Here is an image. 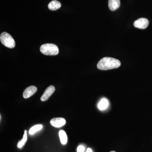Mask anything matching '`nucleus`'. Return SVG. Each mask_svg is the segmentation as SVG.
Masks as SVG:
<instances>
[{"mask_svg": "<svg viewBox=\"0 0 152 152\" xmlns=\"http://www.w3.org/2000/svg\"><path fill=\"white\" fill-rule=\"evenodd\" d=\"M121 65V62L118 60L110 57H104L98 62L97 67L99 69L107 70L116 69Z\"/></svg>", "mask_w": 152, "mask_h": 152, "instance_id": "1", "label": "nucleus"}, {"mask_svg": "<svg viewBox=\"0 0 152 152\" xmlns=\"http://www.w3.org/2000/svg\"><path fill=\"white\" fill-rule=\"evenodd\" d=\"M42 53L47 56H56L58 54L59 49L57 45L53 44H45L40 47Z\"/></svg>", "mask_w": 152, "mask_h": 152, "instance_id": "2", "label": "nucleus"}, {"mask_svg": "<svg viewBox=\"0 0 152 152\" xmlns=\"http://www.w3.org/2000/svg\"><path fill=\"white\" fill-rule=\"evenodd\" d=\"M0 40L1 43L7 48H13L15 46V40L8 33H1L0 36Z\"/></svg>", "mask_w": 152, "mask_h": 152, "instance_id": "3", "label": "nucleus"}, {"mask_svg": "<svg viewBox=\"0 0 152 152\" xmlns=\"http://www.w3.org/2000/svg\"><path fill=\"white\" fill-rule=\"evenodd\" d=\"M149 25V21L145 18H141L134 22V25L136 28L144 29L147 28Z\"/></svg>", "mask_w": 152, "mask_h": 152, "instance_id": "4", "label": "nucleus"}, {"mask_svg": "<svg viewBox=\"0 0 152 152\" xmlns=\"http://www.w3.org/2000/svg\"><path fill=\"white\" fill-rule=\"evenodd\" d=\"M55 91V88L54 86H50L48 87L41 96V100L42 102H45L48 100L51 96L53 94Z\"/></svg>", "mask_w": 152, "mask_h": 152, "instance_id": "5", "label": "nucleus"}, {"mask_svg": "<svg viewBox=\"0 0 152 152\" xmlns=\"http://www.w3.org/2000/svg\"><path fill=\"white\" fill-rule=\"evenodd\" d=\"M50 124L55 127L60 128L65 125L66 121L63 118H53L50 121Z\"/></svg>", "mask_w": 152, "mask_h": 152, "instance_id": "6", "label": "nucleus"}, {"mask_svg": "<svg viewBox=\"0 0 152 152\" xmlns=\"http://www.w3.org/2000/svg\"><path fill=\"white\" fill-rule=\"evenodd\" d=\"M37 91V88L35 86H30L27 88L23 93V97L24 99H28L34 94Z\"/></svg>", "mask_w": 152, "mask_h": 152, "instance_id": "7", "label": "nucleus"}, {"mask_svg": "<svg viewBox=\"0 0 152 152\" xmlns=\"http://www.w3.org/2000/svg\"><path fill=\"white\" fill-rule=\"evenodd\" d=\"M121 4L120 0H109L108 6L110 10L114 11L119 8Z\"/></svg>", "mask_w": 152, "mask_h": 152, "instance_id": "8", "label": "nucleus"}, {"mask_svg": "<svg viewBox=\"0 0 152 152\" xmlns=\"http://www.w3.org/2000/svg\"><path fill=\"white\" fill-rule=\"evenodd\" d=\"M61 3L57 0H53L50 2L48 4V8L51 10H57L61 8Z\"/></svg>", "mask_w": 152, "mask_h": 152, "instance_id": "9", "label": "nucleus"}, {"mask_svg": "<svg viewBox=\"0 0 152 152\" xmlns=\"http://www.w3.org/2000/svg\"><path fill=\"white\" fill-rule=\"evenodd\" d=\"M108 105L109 102L108 100L106 99H103L98 104V108L101 110H103L107 109Z\"/></svg>", "mask_w": 152, "mask_h": 152, "instance_id": "10", "label": "nucleus"}, {"mask_svg": "<svg viewBox=\"0 0 152 152\" xmlns=\"http://www.w3.org/2000/svg\"><path fill=\"white\" fill-rule=\"evenodd\" d=\"M59 135L60 141L61 144L64 145H66L67 142L68 138L66 134L65 131H60L59 132Z\"/></svg>", "mask_w": 152, "mask_h": 152, "instance_id": "11", "label": "nucleus"}, {"mask_svg": "<svg viewBox=\"0 0 152 152\" xmlns=\"http://www.w3.org/2000/svg\"><path fill=\"white\" fill-rule=\"evenodd\" d=\"M27 140V131L25 130L24 134L23 137V139L18 142L17 145V147L19 148H21L25 144Z\"/></svg>", "mask_w": 152, "mask_h": 152, "instance_id": "12", "label": "nucleus"}, {"mask_svg": "<svg viewBox=\"0 0 152 152\" xmlns=\"http://www.w3.org/2000/svg\"><path fill=\"white\" fill-rule=\"evenodd\" d=\"M42 128L43 126L42 125H35L30 129L29 131V133L30 135H33L38 131L40 130Z\"/></svg>", "mask_w": 152, "mask_h": 152, "instance_id": "13", "label": "nucleus"}, {"mask_svg": "<svg viewBox=\"0 0 152 152\" xmlns=\"http://www.w3.org/2000/svg\"><path fill=\"white\" fill-rule=\"evenodd\" d=\"M85 151V148L83 146L80 145L78 147L77 149V152H84Z\"/></svg>", "mask_w": 152, "mask_h": 152, "instance_id": "14", "label": "nucleus"}, {"mask_svg": "<svg viewBox=\"0 0 152 152\" xmlns=\"http://www.w3.org/2000/svg\"><path fill=\"white\" fill-rule=\"evenodd\" d=\"M86 152H93L92 150L90 148H88L87 149Z\"/></svg>", "mask_w": 152, "mask_h": 152, "instance_id": "15", "label": "nucleus"}, {"mask_svg": "<svg viewBox=\"0 0 152 152\" xmlns=\"http://www.w3.org/2000/svg\"><path fill=\"white\" fill-rule=\"evenodd\" d=\"M110 152H116L115 151H112Z\"/></svg>", "mask_w": 152, "mask_h": 152, "instance_id": "16", "label": "nucleus"}]
</instances>
